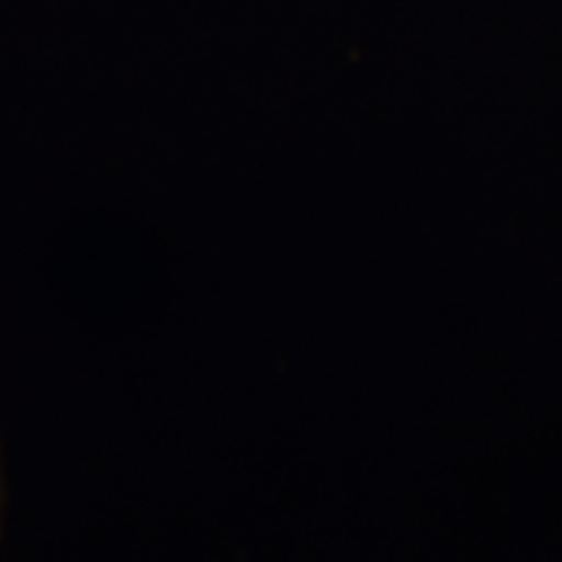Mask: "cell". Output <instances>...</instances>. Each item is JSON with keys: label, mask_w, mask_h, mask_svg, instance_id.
<instances>
[{"label": "cell", "mask_w": 562, "mask_h": 562, "mask_svg": "<svg viewBox=\"0 0 562 562\" xmlns=\"http://www.w3.org/2000/svg\"><path fill=\"white\" fill-rule=\"evenodd\" d=\"M5 513H9V469H5L3 446H0V533L5 526Z\"/></svg>", "instance_id": "6da1fadb"}]
</instances>
